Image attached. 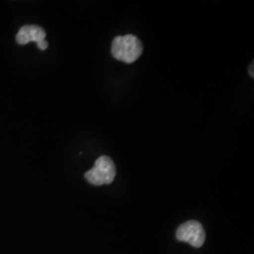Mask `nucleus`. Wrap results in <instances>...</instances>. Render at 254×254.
Instances as JSON below:
<instances>
[{
	"label": "nucleus",
	"mask_w": 254,
	"mask_h": 254,
	"mask_svg": "<svg viewBox=\"0 0 254 254\" xmlns=\"http://www.w3.org/2000/svg\"><path fill=\"white\" fill-rule=\"evenodd\" d=\"M143 52L140 40L133 34L117 36L112 42L111 54L117 61L130 64L138 60Z\"/></svg>",
	"instance_id": "obj_1"
},
{
	"label": "nucleus",
	"mask_w": 254,
	"mask_h": 254,
	"mask_svg": "<svg viewBox=\"0 0 254 254\" xmlns=\"http://www.w3.org/2000/svg\"><path fill=\"white\" fill-rule=\"evenodd\" d=\"M116 176V167L112 159L107 156H100L89 172L85 173L87 181L94 186L109 185L114 181Z\"/></svg>",
	"instance_id": "obj_2"
},
{
	"label": "nucleus",
	"mask_w": 254,
	"mask_h": 254,
	"mask_svg": "<svg viewBox=\"0 0 254 254\" xmlns=\"http://www.w3.org/2000/svg\"><path fill=\"white\" fill-rule=\"evenodd\" d=\"M176 237L179 241L187 242L195 248H200L205 241V232L200 222L190 220L177 229Z\"/></svg>",
	"instance_id": "obj_3"
},
{
	"label": "nucleus",
	"mask_w": 254,
	"mask_h": 254,
	"mask_svg": "<svg viewBox=\"0 0 254 254\" xmlns=\"http://www.w3.org/2000/svg\"><path fill=\"white\" fill-rule=\"evenodd\" d=\"M46 32L44 28L39 26H24L21 27L16 35V42L19 45H27L30 42L39 44L46 40Z\"/></svg>",
	"instance_id": "obj_4"
},
{
	"label": "nucleus",
	"mask_w": 254,
	"mask_h": 254,
	"mask_svg": "<svg viewBox=\"0 0 254 254\" xmlns=\"http://www.w3.org/2000/svg\"><path fill=\"white\" fill-rule=\"evenodd\" d=\"M37 46H38V47H39L41 50H46V48H47V46H48V43L45 40V41H42V42H40L39 44H37Z\"/></svg>",
	"instance_id": "obj_5"
},
{
	"label": "nucleus",
	"mask_w": 254,
	"mask_h": 254,
	"mask_svg": "<svg viewBox=\"0 0 254 254\" xmlns=\"http://www.w3.org/2000/svg\"><path fill=\"white\" fill-rule=\"evenodd\" d=\"M250 75L252 77H254V64H252L251 67H250Z\"/></svg>",
	"instance_id": "obj_6"
}]
</instances>
